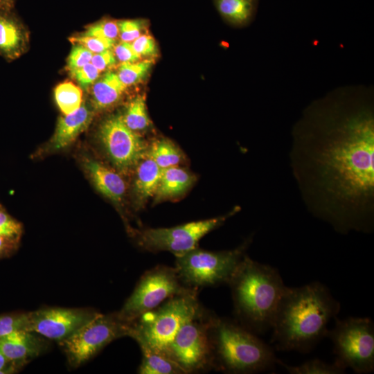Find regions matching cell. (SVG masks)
<instances>
[{
  "instance_id": "cell-26",
  "label": "cell",
  "mask_w": 374,
  "mask_h": 374,
  "mask_svg": "<svg viewBox=\"0 0 374 374\" xmlns=\"http://www.w3.org/2000/svg\"><path fill=\"white\" fill-rule=\"evenodd\" d=\"M278 364L291 374H340L346 371L345 368L335 362L328 364L317 358L310 359L298 366L287 365L278 359Z\"/></svg>"
},
{
  "instance_id": "cell-27",
  "label": "cell",
  "mask_w": 374,
  "mask_h": 374,
  "mask_svg": "<svg viewBox=\"0 0 374 374\" xmlns=\"http://www.w3.org/2000/svg\"><path fill=\"white\" fill-rule=\"evenodd\" d=\"M153 64L151 59L134 62L123 63L116 73L120 80L127 87L141 81L148 73Z\"/></svg>"
},
{
  "instance_id": "cell-23",
  "label": "cell",
  "mask_w": 374,
  "mask_h": 374,
  "mask_svg": "<svg viewBox=\"0 0 374 374\" xmlns=\"http://www.w3.org/2000/svg\"><path fill=\"white\" fill-rule=\"evenodd\" d=\"M147 155L161 169L178 166L184 159L181 150L168 139L154 141L148 146Z\"/></svg>"
},
{
  "instance_id": "cell-24",
  "label": "cell",
  "mask_w": 374,
  "mask_h": 374,
  "mask_svg": "<svg viewBox=\"0 0 374 374\" xmlns=\"http://www.w3.org/2000/svg\"><path fill=\"white\" fill-rule=\"evenodd\" d=\"M57 105L64 115L77 111L82 104V91L80 87L71 82L59 84L54 90Z\"/></svg>"
},
{
  "instance_id": "cell-10",
  "label": "cell",
  "mask_w": 374,
  "mask_h": 374,
  "mask_svg": "<svg viewBox=\"0 0 374 374\" xmlns=\"http://www.w3.org/2000/svg\"><path fill=\"white\" fill-rule=\"evenodd\" d=\"M215 314L203 312L186 322L174 337L169 355L186 373L214 368L209 329Z\"/></svg>"
},
{
  "instance_id": "cell-34",
  "label": "cell",
  "mask_w": 374,
  "mask_h": 374,
  "mask_svg": "<svg viewBox=\"0 0 374 374\" xmlns=\"http://www.w3.org/2000/svg\"><path fill=\"white\" fill-rule=\"evenodd\" d=\"M132 46L134 51L141 57H154L157 53V48L153 37L143 34L134 40Z\"/></svg>"
},
{
  "instance_id": "cell-37",
  "label": "cell",
  "mask_w": 374,
  "mask_h": 374,
  "mask_svg": "<svg viewBox=\"0 0 374 374\" xmlns=\"http://www.w3.org/2000/svg\"><path fill=\"white\" fill-rule=\"evenodd\" d=\"M91 63L101 73L112 68L116 63L115 55L111 49L93 55Z\"/></svg>"
},
{
  "instance_id": "cell-32",
  "label": "cell",
  "mask_w": 374,
  "mask_h": 374,
  "mask_svg": "<svg viewBox=\"0 0 374 374\" xmlns=\"http://www.w3.org/2000/svg\"><path fill=\"white\" fill-rule=\"evenodd\" d=\"M69 73L80 88L87 89L99 78L100 72L89 62Z\"/></svg>"
},
{
  "instance_id": "cell-16",
  "label": "cell",
  "mask_w": 374,
  "mask_h": 374,
  "mask_svg": "<svg viewBox=\"0 0 374 374\" xmlns=\"http://www.w3.org/2000/svg\"><path fill=\"white\" fill-rule=\"evenodd\" d=\"M83 166L96 189L113 202L121 203L126 193L122 177L98 161L86 158Z\"/></svg>"
},
{
  "instance_id": "cell-5",
  "label": "cell",
  "mask_w": 374,
  "mask_h": 374,
  "mask_svg": "<svg viewBox=\"0 0 374 374\" xmlns=\"http://www.w3.org/2000/svg\"><path fill=\"white\" fill-rule=\"evenodd\" d=\"M197 292L175 295L143 313L131 323L130 337L168 356L170 344L179 328L204 310Z\"/></svg>"
},
{
  "instance_id": "cell-3",
  "label": "cell",
  "mask_w": 374,
  "mask_h": 374,
  "mask_svg": "<svg viewBox=\"0 0 374 374\" xmlns=\"http://www.w3.org/2000/svg\"><path fill=\"white\" fill-rule=\"evenodd\" d=\"M228 285L231 290L235 321L256 335L271 330L287 287L278 269L246 254Z\"/></svg>"
},
{
  "instance_id": "cell-30",
  "label": "cell",
  "mask_w": 374,
  "mask_h": 374,
  "mask_svg": "<svg viewBox=\"0 0 374 374\" xmlns=\"http://www.w3.org/2000/svg\"><path fill=\"white\" fill-rule=\"evenodd\" d=\"M69 40L73 44H80L93 54L112 49L115 44V42L112 41L94 36L85 35L82 33L71 37Z\"/></svg>"
},
{
  "instance_id": "cell-20",
  "label": "cell",
  "mask_w": 374,
  "mask_h": 374,
  "mask_svg": "<svg viewBox=\"0 0 374 374\" xmlns=\"http://www.w3.org/2000/svg\"><path fill=\"white\" fill-rule=\"evenodd\" d=\"M126 88L116 73L106 72L92 85L91 94L93 111H103L115 105L121 99Z\"/></svg>"
},
{
  "instance_id": "cell-12",
  "label": "cell",
  "mask_w": 374,
  "mask_h": 374,
  "mask_svg": "<svg viewBox=\"0 0 374 374\" xmlns=\"http://www.w3.org/2000/svg\"><path fill=\"white\" fill-rule=\"evenodd\" d=\"M98 137L108 157L122 172L134 170L147 156L148 146L141 136L129 129L121 114H114L103 121Z\"/></svg>"
},
{
  "instance_id": "cell-39",
  "label": "cell",
  "mask_w": 374,
  "mask_h": 374,
  "mask_svg": "<svg viewBox=\"0 0 374 374\" xmlns=\"http://www.w3.org/2000/svg\"><path fill=\"white\" fill-rule=\"evenodd\" d=\"M15 371L0 350V373H9Z\"/></svg>"
},
{
  "instance_id": "cell-19",
  "label": "cell",
  "mask_w": 374,
  "mask_h": 374,
  "mask_svg": "<svg viewBox=\"0 0 374 374\" xmlns=\"http://www.w3.org/2000/svg\"><path fill=\"white\" fill-rule=\"evenodd\" d=\"M133 193L138 206L153 197L157 189L162 169L148 155L134 168Z\"/></svg>"
},
{
  "instance_id": "cell-7",
  "label": "cell",
  "mask_w": 374,
  "mask_h": 374,
  "mask_svg": "<svg viewBox=\"0 0 374 374\" xmlns=\"http://www.w3.org/2000/svg\"><path fill=\"white\" fill-rule=\"evenodd\" d=\"M335 324L326 337L333 344L335 362L355 373L374 371V324L366 317L335 318Z\"/></svg>"
},
{
  "instance_id": "cell-9",
  "label": "cell",
  "mask_w": 374,
  "mask_h": 374,
  "mask_svg": "<svg viewBox=\"0 0 374 374\" xmlns=\"http://www.w3.org/2000/svg\"><path fill=\"white\" fill-rule=\"evenodd\" d=\"M240 209V207L235 206L223 215L172 227L147 228L136 231L137 243L149 251H167L178 256L197 247L199 241L204 235L222 226Z\"/></svg>"
},
{
  "instance_id": "cell-31",
  "label": "cell",
  "mask_w": 374,
  "mask_h": 374,
  "mask_svg": "<svg viewBox=\"0 0 374 374\" xmlns=\"http://www.w3.org/2000/svg\"><path fill=\"white\" fill-rule=\"evenodd\" d=\"M118 26L121 41L132 43L142 35L145 23L142 19H124L118 21Z\"/></svg>"
},
{
  "instance_id": "cell-29",
  "label": "cell",
  "mask_w": 374,
  "mask_h": 374,
  "mask_svg": "<svg viewBox=\"0 0 374 374\" xmlns=\"http://www.w3.org/2000/svg\"><path fill=\"white\" fill-rule=\"evenodd\" d=\"M28 312H15L0 315V337L12 332L26 330Z\"/></svg>"
},
{
  "instance_id": "cell-17",
  "label": "cell",
  "mask_w": 374,
  "mask_h": 374,
  "mask_svg": "<svg viewBox=\"0 0 374 374\" xmlns=\"http://www.w3.org/2000/svg\"><path fill=\"white\" fill-rule=\"evenodd\" d=\"M93 112L85 103L75 112L60 117L50 141L53 150L64 148L85 130L92 121Z\"/></svg>"
},
{
  "instance_id": "cell-8",
  "label": "cell",
  "mask_w": 374,
  "mask_h": 374,
  "mask_svg": "<svg viewBox=\"0 0 374 374\" xmlns=\"http://www.w3.org/2000/svg\"><path fill=\"white\" fill-rule=\"evenodd\" d=\"M191 292L197 290L181 283L175 267L157 265L143 274L118 314L132 323L170 297Z\"/></svg>"
},
{
  "instance_id": "cell-25",
  "label": "cell",
  "mask_w": 374,
  "mask_h": 374,
  "mask_svg": "<svg viewBox=\"0 0 374 374\" xmlns=\"http://www.w3.org/2000/svg\"><path fill=\"white\" fill-rule=\"evenodd\" d=\"M122 118L126 126L138 134L147 130L150 126V120L144 96H137L133 98L127 104Z\"/></svg>"
},
{
  "instance_id": "cell-11",
  "label": "cell",
  "mask_w": 374,
  "mask_h": 374,
  "mask_svg": "<svg viewBox=\"0 0 374 374\" xmlns=\"http://www.w3.org/2000/svg\"><path fill=\"white\" fill-rule=\"evenodd\" d=\"M131 323L118 312L99 313L73 335L60 341L69 362L78 366L94 356L113 340L129 336Z\"/></svg>"
},
{
  "instance_id": "cell-38",
  "label": "cell",
  "mask_w": 374,
  "mask_h": 374,
  "mask_svg": "<svg viewBox=\"0 0 374 374\" xmlns=\"http://www.w3.org/2000/svg\"><path fill=\"white\" fill-rule=\"evenodd\" d=\"M17 238L0 235V258L9 255L17 244Z\"/></svg>"
},
{
  "instance_id": "cell-35",
  "label": "cell",
  "mask_w": 374,
  "mask_h": 374,
  "mask_svg": "<svg viewBox=\"0 0 374 374\" xmlns=\"http://www.w3.org/2000/svg\"><path fill=\"white\" fill-rule=\"evenodd\" d=\"M21 224L0 209V235L19 238L21 233Z\"/></svg>"
},
{
  "instance_id": "cell-36",
  "label": "cell",
  "mask_w": 374,
  "mask_h": 374,
  "mask_svg": "<svg viewBox=\"0 0 374 374\" xmlns=\"http://www.w3.org/2000/svg\"><path fill=\"white\" fill-rule=\"evenodd\" d=\"M116 60L123 63L137 62L141 57L134 51L131 43L121 42L113 46Z\"/></svg>"
},
{
  "instance_id": "cell-22",
  "label": "cell",
  "mask_w": 374,
  "mask_h": 374,
  "mask_svg": "<svg viewBox=\"0 0 374 374\" xmlns=\"http://www.w3.org/2000/svg\"><path fill=\"white\" fill-rule=\"evenodd\" d=\"M256 3V0H215L220 14L235 25H243L251 19Z\"/></svg>"
},
{
  "instance_id": "cell-40",
  "label": "cell",
  "mask_w": 374,
  "mask_h": 374,
  "mask_svg": "<svg viewBox=\"0 0 374 374\" xmlns=\"http://www.w3.org/2000/svg\"><path fill=\"white\" fill-rule=\"evenodd\" d=\"M16 0H0V9L12 10L15 8Z\"/></svg>"
},
{
  "instance_id": "cell-28",
  "label": "cell",
  "mask_w": 374,
  "mask_h": 374,
  "mask_svg": "<svg viewBox=\"0 0 374 374\" xmlns=\"http://www.w3.org/2000/svg\"><path fill=\"white\" fill-rule=\"evenodd\" d=\"M82 34L116 42L119 37L118 21L110 19H101L87 26L85 31Z\"/></svg>"
},
{
  "instance_id": "cell-41",
  "label": "cell",
  "mask_w": 374,
  "mask_h": 374,
  "mask_svg": "<svg viewBox=\"0 0 374 374\" xmlns=\"http://www.w3.org/2000/svg\"><path fill=\"white\" fill-rule=\"evenodd\" d=\"M1 209V208H0Z\"/></svg>"
},
{
  "instance_id": "cell-6",
  "label": "cell",
  "mask_w": 374,
  "mask_h": 374,
  "mask_svg": "<svg viewBox=\"0 0 374 374\" xmlns=\"http://www.w3.org/2000/svg\"><path fill=\"white\" fill-rule=\"evenodd\" d=\"M251 242V238H249L235 249L217 251L196 247L175 256V267L181 283L189 288L197 290L228 284Z\"/></svg>"
},
{
  "instance_id": "cell-14",
  "label": "cell",
  "mask_w": 374,
  "mask_h": 374,
  "mask_svg": "<svg viewBox=\"0 0 374 374\" xmlns=\"http://www.w3.org/2000/svg\"><path fill=\"white\" fill-rule=\"evenodd\" d=\"M29 42L28 30L14 9H0V55L8 62L19 58Z\"/></svg>"
},
{
  "instance_id": "cell-1",
  "label": "cell",
  "mask_w": 374,
  "mask_h": 374,
  "mask_svg": "<svg viewBox=\"0 0 374 374\" xmlns=\"http://www.w3.org/2000/svg\"><path fill=\"white\" fill-rule=\"evenodd\" d=\"M373 98L366 89H337L306 107L292 130L290 163L303 202L343 234L373 229Z\"/></svg>"
},
{
  "instance_id": "cell-21",
  "label": "cell",
  "mask_w": 374,
  "mask_h": 374,
  "mask_svg": "<svg viewBox=\"0 0 374 374\" xmlns=\"http://www.w3.org/2000/svg\"><path fill=\"white\" fill-rule=\"evenodd\" d=\"M142 360L138 369L141 374H186L182 368L170 356L147 346H139Z\"/></svg>"
},
{
  "instance_id": "cell-15",
  "label": "cell",
  "mask_w": 374,
  "mask_h": 374,
  "mask_svg": "<svg viewBox=\"0 0 374 374\" xmlns=\"http://www.w3.org/2000/svg\"><path fill=\"white\" fill-rule=\"evenodd\" d=\"M35 334L19 330L0 337V350L15 368L41 351L42 341Z\"/></svg>"
},
{
  "instance_id": "cell-2",
  "label": "cell",
  "mask_w": 374,
  "mask_h": 374,
  "mask_svg": "<svg viewBox=\"0 0 374 374\" xmlns=\"http://www.w3.org/2000/svg\"><path fill=\"white\" fill-rule=\"evenodd\" d=\"M339 310V302L320 282L287 287L275 314L271 343L277 350L309 353L326 337Z\"/></svg>"
},
{
  "instance_id": "cell-18",
  "label": "cell",
  "mask_w": 374,
  "mask_h": 374,
  "mask_svg": "<svg viewBox=\"0 0 374 374\" xmlns=\"http://www.w3.org/2000/svg\"><path fill=\"white\" fill-rule=\"evenodd\" d=\"M196 181L190 171L178 166L162 169L160 181L154 195V203L179 198L185 194Z\"/></svg>"
},
{
  "instance_id": "cell-13",
  "label": "cell",
  "mask_w": 374,
  "mask_h": 374,
  "mask_svg": "<svg viewBox=\"0 0 374 374\" xmlns=\"http://www.w3.org/2000/svg\"><path fill=\"white\" fill-rule=\"evenodd\" d=\"M99 312L88 309L50 308L28 312L26 330L60 342Z\"/></svg>"
},
{
  "instance_id": "cell-33",
  "label": "cell",
  "mask_w": 374,
  "mask_h": 374,
  "mask_svg": "<svg viewBox=\"0 0 374 374\" xmlns=\"http://www.w3.org/2000/svg\"><path fill=\"white\" fill-rule=\"evenodd\" d=\"M93 53L84 46L73 44L67 58L66 70L71 73L91 62Z\"/></svg>"
},
{
  "instance_id": "cell-4",
  "label": "cell",
  "mask_w": 374,
  "mask_h": 374,
  "mask_svg": "<svg viewBox=\"0 0 374 374\" xmlns=\"http://www.w3.org/2000/svg\"><path fill=\"white\" fill-rule=\"evenodd\" d=\"M214 368L229 373H256L278 364L273 348L236 321L214 316L209 329Z\"/></svg>"
}]
</instances>
